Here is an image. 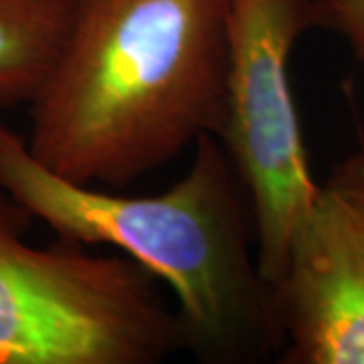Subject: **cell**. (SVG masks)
<instances>
[{"label": "cell", "instance_id": "obj_1", "mask_svg": "<svg viewBox=\"0 0 364 364\" xmlns=\"http://www.w3.org/2000/svg\"><path fill=\"white\" fill-rule=\"evenodd\" d=\"M231 0H73L31 102L28 150L79 184L126 188L221 128Z\"/></svg>", "mask_w": 364, "mask_h": 364}, {"label": "cell", "instance_id": "obj_2", "mask_svg": "<svg viewBox=\"0 0 364 364\" xmlns=\"http://www.w3.org/2000/svg\"><path fill=\"white\" fill-rule=\"evenodd\" d=\"M0 184L61 241L114 247L152 273L170 289L186 350L200 360L247 364L279 354L249 198L217 136L195 144L193 164L168 191L130 196L53 172L0 116Z\"/></svg>", "mask_w": 364, "mask_h": 364}, {"label": "cell", "instance_id": "obj_3", "mask_svg": "<svg viewBox=\"0 0 364 364\" xmlns=\"http://www.w3.org/2000/svg\"><path fill=\"white\" fill-rule=\"evenodd\" d=\"M33 221L0 184V364H156L186 350L152 273L67 241L35 247Z\"/></svg>", "mask_w": 364, "mask_h": 364}, {"label": "cell", "instance_id": "obj_4", "mask_svg": "<svg viewBox=\"0 0 364 364\" xmlns=\"http://www.w3.org/2000/svg\"><path fill=\"white\" fill-rule=\"evenodd\" d=\"M312 28L310 0H231L217 138L249 198L257 261L269 287L320 184L291 85V55Z\"/></svg>", "mask_w": 364, "mask_h": 364}, {"label": "cell", "instance_id": "obj_5", "mask_svg": "<svg viewBox=\"0 0 364 364\" xmlns=\"http://www.w3.org/2000/svg\"><path fill=\"white\" fill-rule=\"evenodd\" d=\"M284 364H364V148L318 184L272 287Z\"/></svg>", "mask_w": 364, "mask_h": 364}, {"label": "cell", "instance_id": "obj_6", "mask_svg": "<svg viewBox=\"0 0 364 364\" xmlns=\"http://www.w3.org/2000/svg\"><path fill=\"white\" fill-rule=\"evenodd\" d=\"M71 14L73 0H0V114L35 100Z\"/></svg>", "mask_w": 364, "mask_h": 364}, {"label": "cell", "instance_id": "obj_7", "mask_svg": "<svg viewBox=\"0 0 364 364\" xmlns=\"http://www.w3.org/2000/svg\"><path fill=\"white\" fill-rule=\"evenodd\" d=\"M314 28H324L346 43L364 79V0H310Z\"/></svg>", "mask_w": 364, "mask_h": 364}]
</instances>
